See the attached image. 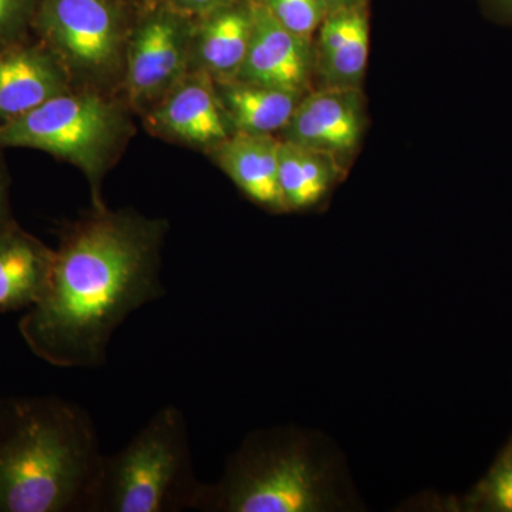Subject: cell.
<instances>
[{"label":"cell","instance_id":"obj_22","mask_svg":"<svg viewBox=\"0 0 512 512\" xmlns=\"http://www.w3.org/2000/svg\"><path fill=\"white\" fill-rule=\"evenodd\" d=\"M15 222L10 204V175L3 158L0 157V232Z\"/></svg>","mask_w":512,"mask_h":512},{"label":"cell","instance_id":"obj_16","mask_svg":"<svg viewBox=\"0 0 512 512\" xmlns=\"http://www.w3.org/2000/svg\"><path fill=\"white\" fill-rule=\"evenodd\" d=\"M215 87L232 131L251 136H279L306 94L244 80Z\"/></svg>","mask_w":512,"mask_h":512},{"label":"cell","instance_id":"obj_7","mask_svg":"<svg viewBox=\"0 0 512 512\" xmlns=\"http://www.w3.org/2000/svg\"><path fill=\"white\" fill-rule=\"evenodd\" d=\"M195 18L160 0L134 9L121 97L143 117L191 72Z\"/></svg>","mask_w":512,"mask_h":512},{"label":"cell","instance_id":"obj_13","mask_svg":"<svg viewBox=\"0 0 512 512\" xmlns=\"http://www.w3.org/2000/svg\"><path fill=\"white\" fill-rule=\"evenodd\" d=\"M279 147L281 140L276 136L234 133L208 154L249 200L265 210L285 212Z\"/></svg>","mask_w":512,"mask_h":512},{"label":"cell","instance_id":"obj_24","mask_svg":"<svg viewBox=\"0 0 512 512\" xmlns=\"http://www.w3.org/2000/svg\"><path fill=\"white\" fill-rule=\"evenodd\" d=\"M488 5L500 13L503 18L511 20L512 22V0H485Z\"/></svg>","mask_w":512,"mask_h":512},{"label":"cell","instance_id":"obj_4","mask_svg":"<svg viewBox=\"0 0 512 512\" xmlns=\"http://www.w3.org/2000/svg\"><path fill=\"white\" fill-rule=\"evenodd\" d=\"M120 94L72 89L0 124V151L30 148L79 168L92 187L93 208H104L101 183L134 134Z\"/></svg>","mask_w":512,"mask_h":512},{"label":"cell","instance_id":"obj_9","mask_svg":"<svg viewBox=\"0 0 512 512\" xmlns=\"http://www.w3.org/2000/svg\"><path fill=\"white\" fill-rule=\"evenodd\" d=\"M365 123L359 87H322L302 97L279 140L329 154L340 163L359 147Z\"/></svg>","mask_w":512,"mask_h":512},{"label":"cell","instance_id":"obj_10","mask_svg":"<svg viewBox=\"0 0 512 512\" xmlns=\"http://www.w3.org/2000/svg\"><path fill=\"white\" fill-rule=\"evenodd\" d=\"M316 73L312 40L293 35L254 2V25L247 57L237 80L308 93Z\"/></svg>","mask_w":512,"mask_h":512},{"label":"cell","instance_id":"obj_19","mask_svg":"<svg viewBox=\"0 0 512 512\" xmlns=\"http://www.w3.org/2000/svg\"><path fill=\"white\" fill-rule=\"evenodd\" d=\"M262 5L293 35L312 40L328 15L320 0H262Z\"/></svg>","mask_w":512,"mask_h":512},{"label":"cell","instance_id":"obj_18","mask_svg":"<svg viewBox=\"0 0 512 512\" xmlns=\"http://www.w3.org/2000/svg\"><path fill=\"white\" fill-rule=\"evenodd\" d=\"M471 511L512 512V437L466 500Z\"/></svg>","mask_w":512,"mask_h":512},{"label":"cell","instance_id":"obj_2","mask_svg":"<svg viewBox=\"0 0 512 512\" xmlns=\"http://www.w3.org/2000/svg\"><path fill=\"white\" fill-rule=\"evenodd\" d=\"M103 457L79 404L56 396L0 402V512H92Z\"/></svg>","mask_w":512,"mask_h":512},{"label":"cell","instance_id":"obj_21","mask_svg":"<svg viewBox=\"0 0 512 512\" xmlns=\"http://www.w3.org/2000/svg\"><path fill=\"white\" fill-rule=\"evenodd\" d=\"M160 2L191 18H200L214 10L237 3L239 0H160Z\"/></svg>","mask_w":512,"mask_h":512},{"label":"cell","instance_id":"obj_3","mask_svg":"<svg viewBox=\"0 0 512 512\" xmlns=\"http://www.w3.org/2000/svg\"><path fill=\"white\" fill-rule=\"evenodd\" d=\"M188 424L178 407L160 410L126 447L101 461L92 512L201 511Z\"/></svg>","mask_w":512,"mask_h":512},{"label":"cell","instance_id":"obj_25","mask_svg":"<svg viewBox=\"0 0 512 512\" xmlns=\"http://www.w3.org/2000/svg\"><path fill=\"white\" fill-rule=\"evenodd\" d=\"M123 2H126L131 6H137L140 5L141 2H144V0H123Z\"/></svg>","mask_w":512,"mask_h":512},{"label":"cell","instance_id":"obj_26","mask_svg":"<svg viewBox=\"0 0 512 512\" xmlns=\"http://www.w3.org/2000/svg\"><path fill=\"white\" fill-rule=\"evenodd\" d=\"M251 2L259 3V2H262V0H251Z\"/></svg>","mask_w":512,"mask_h":512},{"label":"cell","instance_id":"obj_23","mask_svg":"<svg viewBox=\"0 0 512 512\" xmlns=\"http://www.w3.org/2000/svg\"><path fill=\"white\" fill-rule=\"evenodd\" d=\"M325 6L326 12H335V10L353 8V6L362 5V0H320Z\"/></svg>","mask_w":512,"mask_h":512},{"label":"cell","instance_id":"obj_20","mask_svg":"<svg viewBox=\"0 0 512 512\" xmlns=\"http://www.w3.org/2000/svg\"><path fill=\"white\" fill-rule=\"evenodd\" d=\"M39 0H0V49L32 36Z\"/></svg>","mask_w":512,"mask_h":512},{"label":"cell","instance_id":"obj_5","mask_svg":"<svg viewBox=\"0 0 512 512\" xmlns=\"http://www.w3.org/2000/svg\"><path fill=\"white\" fill-rule=\"evenodd\" d=\"M330 480L309 441L288 430L259 431L207 484L201 511L315 512L332 505Z\"/></svg>","mask_w":512,"mask_h":512},{"label":"cell","instance_id":"obj_6","mask_svg":"<svg viewBox=\"0 0 512 512\" xmlns=\"http://www.w3.org/2000/svg\"><path fill=\"white\" fill-rule=\"evenodd\" d=\"M134 9L123 0H39L32 35L74 89L121 96Z\"/></svg>","mask_w":512,"mask_h":512},{"label":"cell","instance_id":"obj_12","mask_svg":"<svg viewBox=\"0 0 512 512\" xmlns=\"http://www.w3.org/2000/svg\"><path fill=\"white\" fill-rule=\"evenodd\" d=\"M254 25V2L237 3L195 18L191 70L215 83L237 80L247 57Z\"/></svg>","mask_w":512,"mask_h":512},{"label":"cell","instance_id":"obj_11","mask_svg":"<svg viewBox=\"0 0 512 512\" xmlns=\"http://www.w3.org/2000/svg\"><path fill=\"white\" fill-rule=\"evenodd\" d=\"M72 89L62 64L35 36L0 49V124Z\"/></svg>","mask_w":512,"mask_h":512},{"label":"cell","instance_id":"obj_1","mask_svg":"<svg viewBox=\"0 0 512 512\" xmlns=\"http://www.w3.org/2000/svg\"><path fill=\"white\" fill-rule=\"evenodd\" d=\"M168 222L136 211L93 208L59 229L49 285L19 322L33 355L62 369H97L111 336L147 303L160 301Z\"/></svg>","mask_w":512,"mask_h":512},{"label":"cell","instance_id":"obj_8","mask_svg":"<svg viewBox=\"0 0 512 512\" xmlns=\"http://www.w3.org/2000/svg\"><path fill=\"white\" fill-rule=\"evenodd\" d=\"M141 119L153 136L204 153L234 134L214 80L194 70Z\"/></svg>","mask_w":512,"mask_h":512},{"label":"cell","instance_id":"obj_15","mask_svg":"<svg viewBox=\"0 0 512 512\" xmlns=\"http://www.w3.org/2000/svg\"><path fill=\"white\" fill-rule=\"evenodd\" d=\"M313 47L323 87H360L369 57V22L363 5L328 13Z\"/></svg>","mask_w":512,"mask_h":512},{"label":"cell","instance_id":"obj_17","mask_svg":"<svg viewBox=\"0 0 512 512\" xmlns=\"http://www.w3.org/2000/svg\"><path fill=\"white\" fill-rule=\"evenodd\" d=\"M342 173L336 158L281 140L279 187L286 211L309 210L318 204Z\"/></svg>","mask_w":512,"mask_h":512},{"label":"cell","instance_id":"obj_14","mask_svg":"<svg viewBox=\"0 0 512 512\" xmlns=\"http://www.w3.org/2000/svg\"><path fill=\"white\" fill-rule=\"evenodd\" d=\"M55 249L18 221L0 232V313L32 308L49 285Z\"/></svg>","mask_w":512,"mask_h":512}]
</instances>
